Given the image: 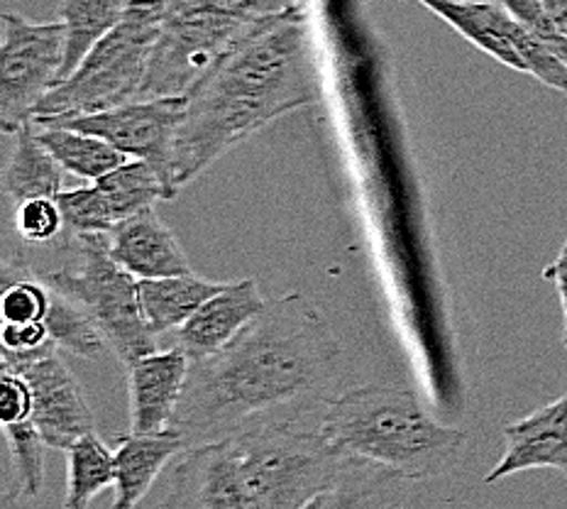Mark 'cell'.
<instances>
[{
  "instance_id": "6da1fadb",
  "label": "cell",
  "mask_w": 567,
  "mask_h": 509,
  "mask_svg": "<svg viewBox=\"0 0 567 509\" xmlns=\"http://www.w3.org/2000/svg\"><path fill=\"white\" fill-rule=\"evenodd\" d=\"M340 370L328 318L303 294H287L267 302L230 346L192 363L172 429L188 451L259 424L321 419Z\"/></svg>"
},
{
  "instance_id": "7a4b0ae2",
  "label": "cell",
  "mask_w": 567,
  "mask_h": 509,
  "mask_svg": "<svg viewBox=\"0 0 567 509\" xmlns=\"http://www.w3.org/2000/svg\"><path fill=\"white\" fill-rule=\"evenodd\" d=\"M176 142V189L284 113L318 101V71L306 16L299 8L269 18L213 67L188 93Z\"/></svg>"
},
{
  "instance_id": "3957f363",
  "label": "cell",
  "mask_w": 567,
  "mask_h": 509,
  "mask_svg": "<svg viewBox=\"0 0 567 509\" xmlns=\"http://www.w3.org/2000/svg\"><path fill=\"white\" fill-rule=\"evenodd\" d=\"M318 429L342 454L370 460L406 482L451 472L467 444L463 429L435 421L416 395L389 385H360L336 395Z\"/></svg>"
},
{
  "instance_id": "277c9868",
  "label": "cell",
  "mask_w": 567,
  "mask_h": 509,
  "mask_svg": "<svg viewBox=\"0 0 567 509\" xmlns=\"http://www.w3.org/2000/svg\"><path fill=\"white\" fill-rule=\"evenodd\" d=\"M162 22L164 0H133L123 20L91 47L74 74L40 101L34 121L93 115L137 101Z\"/></svg>"
},
{
  "instance_id": "5b68a950",
  "label": "cell",
  "mask_w": 567,
  "mask_h": 509,
  "mask_svg": "<svg viewBox=\"0 0 567 509\" xmlns=\"http://www.w3.org/2000/svg\"><path fill=\"white\" fill-rule=\"evenodd\" d=\"M64 251L62 265L32 269L34 277L76 302L125 365L155 353L157 336L142 316L137 279L113 259L109 235H71Z\"/></svg>"
},
{
  "instance_id": "8992f818",
  "label": "cell",
  "mask_w": 567,
  "mask_h": 509,
  "mask_svg": "<svg viewBox=\"0 0 567 509\" xmlns=\"http://www.w3.org/2000/svg\"><path fill=\"white\" fill-rule=\"evenodd\" d=\"M257 509H303L333 488L352 456L299 421L259 424L233 436Z\"/></svg>"
},
{
  "instance_id": "52a82bcc",
  "label": "cell",
  "mask_w": 567,
  "mask_h": 509,
  "mask_svg": "<svg viewBox=\"0 0 567 509\" xmlns=\"http://www.w3.org/2000/svg\"><path fill=\"white\" fill-rule=\"evenodd\" d=\"M267 20L245 22L204 13H164L137 101L188 99L200 79H206L223 57Z\"/></svg>"
},
{
  "instance_id": "ba28073f",
  "label": "cell",
  "mask_w": 567,
  "mask_h": 509,
  "mask_svg": "<svg viewBox=\"0 0 567 509\" xmlns=\"http://www.w3.org/2000/svg\"><path fill=\"white\" fill-rule=\"evenodd\" d=\"M69 32L62 20L30 22L28 18L3 16L0 42V128L18 135L34 123V109L59 86L66 59Z\"/></svg>"
},
{
  "instance_id": "9c48e42d",
  "label": "cell",
  "mask_w": 567,
  "mask_h": 509,
  "mask_svg": "<svg viewBox=\"0 0 567 509\" xmlns=\"http://www.w3.org/2000/svg\"><path fill=\"white\" fill-rule=\"evenodd\" d=\"M186 105V99L130 101L103 113L76 118H42V121L34 123L81 130V133L111 142L125 157L152 164L162 176L164 186H167L169 196L176 198V194H179L174 182L176 142H179Z\"/></svg>"
},
{
  "instance_id": "30bf717a",
  "label": "cell",
  "mask_w": 567,
  "mask_h": 509,
  "mask_svg": "<svg viewBox=\"0 0 567 509\" xmlns=\"http://www.w3.org/2000/svg\"><path fill=\"white\" fill-rule=\"evenodd\" d=\"M3 368L22 375L32 389V421L44 444L54 451H69L81 439L96 434V421L81 393L74 373L56 355V346L32 353H3Z\"/></svg>"
},
{
  "instance_id": "8fae6325",
  "label": "cell",
  "mask_w": 567,
  "mask_h": 509,
  "mask_svg": "<svg viewBox=\"0 0 567 509\" xmlns=\"http://www.w3.org/2000/svg\"><path fill=\"white\" fill-rule=\"evenodd\" d=\"M164 509H257L233 439L188 448L172 476Z\"/></svg>"
},
{
  "instance_id": "7c38bea8",
  "label": "cell",
  "mask_w": 567,
  "mask_h": 509,
  "mask_svg": "<svg viewBox=\"0 0 567 509\" xmlns=\"http://www.w3.org/2000/svg\"><path fill=\"white\" fill-rule=\"evenodd\" d=\"M188 370H192V360L182 348L155 350L127 365L130 431L162 434L172 429Z\"/></svg>"
},
{
  "instance_id": "4fadbf2b",
  "label": "cell",
  "mask_w": 567,
  "mask_h": 509,
  "mask_svg": "<svg viewBox=\"0 0 567 509\" xmlns=\"http://www.w3.org/2000/svg\"><path fill=\"white\" fill-rule=\"evenodd\" d=\"M504 456L484 478L499 482L524 470H558L567 478V393L504 429Z\"/></svg>"
},
{
  "instance_id": "5bb4252c",
  "label": "cell",
  "mask_w": 567,
  "mask_h": 509,
  "mask_svg": "<svg viewBox=\"0 0 567 509\" xmlns=\"http://www.w3.org/2000/svg\"><path fill=\"white\" fill-rule=\"evenodd\" d=\"M265 306L267 302L259 294L255 279L230 282L216 297L200 306L182 328L174 330L176 348H182L192 363L206 360L230 346L262 314Z\"/></svg>"
},
{
  "instance_id": "9a60e30c",
  "label": "cell",
  "mask_w": 567,
  "mask_h": 509,
  "mask_svg": "<svg viewBox=\"0 0 567 509\" xmlns=\"http://www.w3.org/2000/svg\"><path fill=\"white\" fill-rule=\"evenodd\" d=\"M111 255L117 265L127 269L135 279H159L192 275V265L182 243L169 231L155 208L142 211L123 221L109 235Z\"/></svg>"
},
{
  "instance_id": "2e32d148",
  "label": "cell",
  "mask_w": 567,
  "mask_h": 509,
  "mask_svg": "<svg viewBox=\"0 0 567 509\" xmlns=\"http://www.w3.org/2000/svg\"><path fill=\"white\" fill-rule=\"evenodd\" d=\"M419 3L443 18L484 54L526 74V64L518 54V34L524 26L504 6L492 0H419Z\"/></svg>"
},
{
  "instance_id": "e0dca14e",
  "label": "cell",
  "mask_w": 567,
  "mask_h": 509,
  "mask_svg": "<svg viewBox=\"0 0 567 509\" xmlns=\"http://www.w3.org/2000/svg\"><path fill=\"white\" fill-rule=\"evenodd\" d=\"M186 454V444L174 429L162 434H125L113 451L115 500L113 509H137L150 495L159 472L176 456Z\"/></svg>"
},
{
  "instance_id": "ac0fdd59",
  "label": "cell",
  "mask_w": 567,
  "mask_h": 509,
  "mask_svg": "<svg viewBox=\"0 0 567 509\" xmlns=\"http://www.w3.org/2000/svg\"><path fill=\"white\" fill-rule=\"evenodd\" d=\"M226 287L204 277L176 275L159 279H137L140 309L155 336L182 328L200 306Z\"/></svg>"
},
{
  "instance_id": "d6986e66",
  "label": "cell",
  "mask_w": 567,
  "mask_h": 509,
  "mask_svg": "<svg viewBox=\"0 0 567 509\" xmlns=\"http://www.w3.org/2000/svg\"><path fill=\"white\" fill-rule=\"evenodd\" d=\"M64 174L62 164L42 145L34 123H30L16 135L13 155L6 164V196L13 206L30 198H59L64 192Z\"/></svg>"
},
{
  "instance_id": "ffe728a7",
  "label": "cell",
  "mask_w": 567,
  "mask_h": 509,
  "mask_svg": "<svg viewBox=\"0 0 567 509\" xmlns=\"http://www.w3.org/2000/svg\"><path fill=\"white\" fill-rule=\"evenodd\" d=\"M404 482L392 470L354 458L346 476L303 509H401Z\"/></svg>"
},
{
  "instance_id": "44dd1931",
  "label": "cell",
  "mask_w": 567,
  "mask_h": 509,
  "mask_svg": "<svg viewBox=\"0 0 567 509\" xmlns=\"http://www.w3.org/2000/svg\"><path fill=\"white\" fill-rule=\"evenodd\" d=\"M34 130H38L40 142L52 152V157L62 164L64 172L81 176V180L99 182L105 174L123 167L127 162L123 152L115 150L111 142H105L96 135L81 133V130L38 123H34Z\"/></svg>"
},
{
  "instance_id": "7402d4cb",
  "label": "cell",
  "mask_w": 567,
  "mask_h": 509,
  "mask_svg": "<svg viewBox=\"0 0 567 509\" xmlns=\"http://www.w3.org/2000/svg\"><path fill=\"white\" fill-rule=\"evenodd\" d=\"M130 3L133 0H62L59 20L64 22L69 32L62 81L74 74L91 47L123 20Z\"/></svg>"
},
{
  "instance_id": "603a6c76",
  "label": "cell",
  "mask_w": 567,
  "mask_h": 509,
  "mask_svg": "<svg viewBox=\"0 0 567 509\" xmlns=\"http://www.w3.org/2000/svg\"><path fill=\"white\" fill-rule=\"evenodd\" d=\"M115 485L113 451L96 434L81 439L66 451V495L62 509H89L99 497Z\"/></svg>"
},
{
  "instance_id": "cb8c5ba5",
  "label": "cell",
  "mask_w": 567,
  "mask_h": 509,
  "mask_svg": "<svg viewBox=\"0 0 567 509\" xmlns=\"http://www.w3.org/2000/svg\"><path fill=\"white\" fill-rule=\"evenodd\" d=\"M96 184L109 196L117 216V226L142 211L155 208L157 201L172 198L157 170L142 160H127L123 167L105 174Z\"/></svg>"
},
{
  "instance_id": "d4e9b609",
  "label": "cell",
  "mask_w": 567,
  "mask_h": 509,
  "mask_svg": "<svg viewBox=\"0 0 567 509\" xmlns=\"http://www.w3.org/2000/svg\"><path fill=\"white\" fill-rule=\"evenodd\" d=\"M44 324L54 346L74 353L79 358L96 360L109 348V343H105L99 326L93 324V318L76 302H71L54 289L50 314H47Z\"/></svg>"
},
{
  "instance_id": "484cf974",
  "label": "cell",
  "mask_w": 567,
  "mask_h": 509,
  "mask_svg": "<svg viewBox=\"0 0 567 509\" xmlns=\"http://www.w3.org/2000/svg\"><path fill=\"white\" fill-rule=\"evenodd\" d=\"M3 429L10 446V458H13L16 468V488L25 497H30V500H34V497H40L42 492L44 454L50 446L44 444L34 421L3 426Z\"/></svg>"
},
{
  "instance_id": "4316f807",
  "label": "cell",
  "mask_w": 567,
  "mask_h": 509,
  "mask_svg": "<svg viewBox=\"0 0 567 509\" xmlns=\"http://www.w3.org/2000/svg\"><path fill=\"white\" fill-rule=\"evenodd\" d=\"M13 226L18 241L30 247L66 241V223L62 208H59V198L22 201L13 211Z\"/></svg>"
},
{
  "instance_id": "83f0119b",
  "label": "cell",
  "mask_w": 567,
  "mask_h": 509,
  "mask_svg": "<svg viewBox=\"0 0 567 509\" xmlns=\"http://www.w3.org/2000/svg\"><path fill=\"white\" fill-rule=\"evenodd\" d=\"M297 3L299 0H164V13H204L257 22L289 13Z\"/></svg>"
},
{
  "instance_id": "f1b7e54d",
  "label": "cell",
  "mask_w": 567,
  "mask_h": 509,
  "mask_svg": "<svg viewBox=\"0 0 567 509\" xmlns=\"http://www.w3.org/2000/svg\"><path fill=\"white\" fill-rule=\"evenodd\" d=\"M496 3L509 10L540 44H546L555 57H560L567 64V38H563V32L555 28L540 0H496Z\"/></svg>"
},
{
  "instance_id": "f546056e",
  "label": "cell",
  "mask_w": 567,
  "mask_h": 509,
  "mask_svg": "<svg viewBox=\"0 0 567 509\" xmlns=\"http://www.w3.org/2000/svg\"><path fill=\"white\" fill-rule=\"evenodd\" d=\"M32 411L34 401L28 380L3 368V377H0V421H3V426L25 424L32 421Z\"/></svg>"
},
{
  "instance_id": "4dcf8cb0",
  "label": "cell",
  "mask_w": 567,
  "mask_h": 509,
  "mask_svg": "<svg viewBox=\"0 0 567 509\" xmlns=\"http://www.w3.org/2000/svg\"><path fill=\"white\" fill-rule=\"evenodd\" d=\"M0 343H3V353H32L47 348L52 343L50 330H47V324H3V330H0Z\"/></svg>"
},
{
  "instance_id": "1f68e13d",
  "label": "cell",
  "mask_w": 567,
  "mask_h": 509,
  "mask_svg": "<svg viewBox=\"0 0 567 509\" xmlns=\"http://www.w3.org/2000/svg\"><path fill=\"white\" fill-rule=\"evenodd\" d=\"M543 279L555 284V292H558L560 304H563V346L567 350V238L560 247L558 257L553 259L550 265L543 267Z\"/></svg>"
},
{
  "instance_id": "d6a6232c",
  "label": "cell",
  "mask_w": 567,
  "mask_h": 509,
  "mask_svg": "<svg viewBox=\"0 0 567 509\" xmlns=\"http://www.w3.org/2000/svg\"><path fill=\"white\" fill-rule=\"evenodd\" d=\"M540 3L555 22V28L563 32V38H567V0H540Z\"/></svg>"
}]
</instances>
